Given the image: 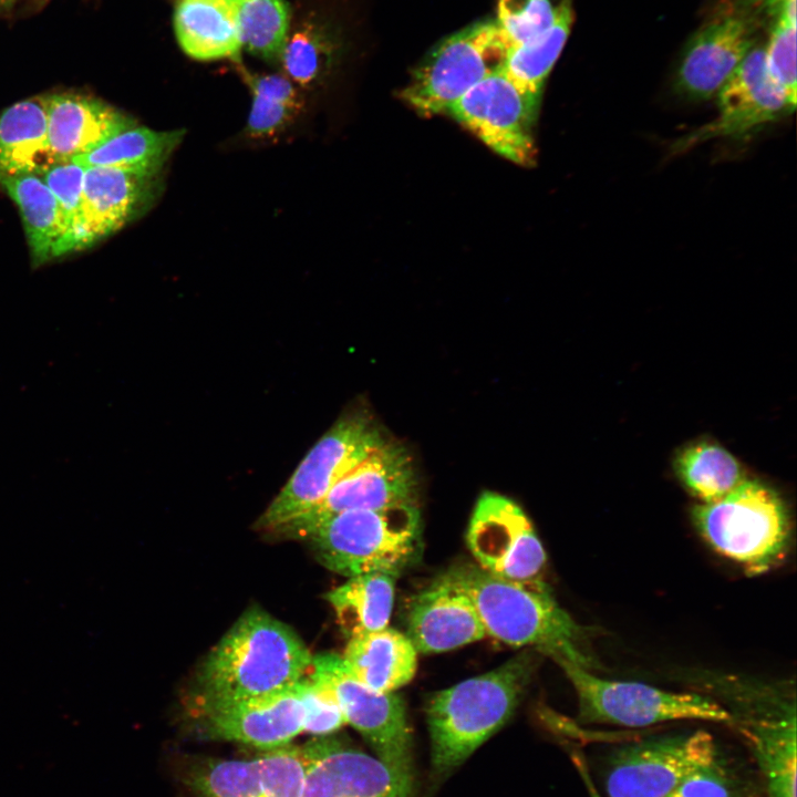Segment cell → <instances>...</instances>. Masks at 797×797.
<instances>
[{"instance_id":"cell-1","label":"cell","mask_w":797,"mask_h":797,"mask_svg":"<svg viewBox=\"0 0 797 797\" xmlns=\"http://www.w3.org/2000/svg\"><path fill=\"white\" fill-rule=\"evenodd\" d=\"M312 654L287 624L253 607L245 611L206 655L195 702H230L293 687L310 670Z\"/></svg>"},{"instance_id":"cell-2","label":"cell","mask_w":797,"mask_h":797,"mask_svg":"<svg viewBox=\"0 0 797 797\" xmlns=\"http://www.w3.org/2000/svg\"><path fill=\"white\" fill-rule=\"evenodd\" d=\"M445 575L472 599L486 635L515 646H527L556 663L587 670L598 666L588 630L563 610L548 587L532 588L497 578L478 565L462 562Z\"/></svg>"},{"instance_id":"cell-3","label":"cell","mask_w":797,"mask_h":797,"mask_svg":"<svg viewBox=\"0 0 797 797\" xmlns=\"http://www.w3.org/2000/svg\"><path fill=\"white\" fill-rule=\"evenodd\" d=\"M527 648L501 665L433 693L425 706L435 779H444L500 729L519 705L537 666Z\"/></svg>"},{"instance_id":"cell-4","label":"cell","mask_w":797,"mask_h":797,"mask_svg":"<svg viewBox=\"0 0 797 797\" xmlns=\"http://www.w3.org/2000/svg\"><path fill=\"white\" fill-rule=\"evenodd\" d=\"M302 539L333 572L348 578L371 572L397 578L421 557V514L417 505L342 511L315 525Z\"/></svg>"},{"instance_id":"cell-5","label":"cell","mask_w":797,"mask_h":797,"mask_svg":"<svg viewBox=\"0 0 797 797\" xmlns=\"http://www.w3.org/2000/svg\"><path fill=\"white\" fill-rule=\"evenodd\" d=\"M692 518L710 546L748 575L768 571L788 547L787 508L773 488L756 479L746 478L716 501L697 504Z\"/></svg>"},{"instance_id":"cell-6","label":"cell","mask_w":797,"mask_h":797,"mask_svg":"<svg viewBox=\"0 0 797 797\" xmlns=\"http://www.w3.org/2000/svg\"><path fill=\"white\" fill-rule=\"evenodd\" d=\"M557 664L575 689L581 723L645 727L704 721L733 725L731 712L711 697L670 692L641 682L607 680L571 663Z\"/></svg>"},{"instance_id":"cell-7","label":"cell","mask_w":797,"mask_h":797,"mask_svg":"<svg viewBox=\"0 0 797 797\" xmlns=\"http://www.w3.org/2000/svg\"><path fill=\"white\" fill-rule=\"evenodd\" d=\"M509 48L496 21L465 28L428 52L401 96L421 115L447 113L474 85L503 70Z\"/></svg>"},{"instance_id":"cell-8","label":"cell","mask_w":797,"mask_h":797,"mask_svg":"<svg viewBox=\"0 0 797 797\" xmlns=\"http://www.w3.org/2000/svg\"><path fill=\"white\" fill-rule=\"evenodd\" d=\"M384 439L371 415L341 416L313 445L294 473L256 521L275 531L315 507L334 483Z\"/></svg>"},{"instance_id":"cell-9","label":"cell","mask_w":797,"mask_h":797,"mask_svg":"<svg viewBox=\"0 0 797 797\" xmlns=\"http://www.w3.org/2000/svg\"><path fill=\"white\" fill-rule=\"evenodd\" d=\"M309 674L332 692L345 723L362 735L373 755L412 782V737L402 697L363 684L337 653L312 655Z\"/></svg>"},{"instance_id":"cell-10","label":"cell","mask_w":797,"mask_h":797,"mask_svg":"<svg viewBox=\"0 0 797 797\" xmlns=\"http://www.w3.org/2000/svg\"><path fill=\"white\" fill-rule=\"evenodd\" d=\"M417 487L408 451L402 444L384 438L346 470L315 507L275 532L302 539L315 525L342 511L417 505Z\"/></svg>"},{"instance_id":"cell-11","label":"cell","mask_w":797,"mask_h":797,"mask_svg":"<svg viewBox=\"0 0 797 797\" xmlns=\"http://www.w3.org/2000/svg\"><path fill=\"white\" fill-rule=\"evenodd\" d=\"M466 540L477 565L488 573L527 587H548L545 548L522 508L510 498L484 491L474 507Z\"/></svg>"},{"instance_id":"cell-12","label":"cell","mask_w":797,"mask_h":797,"mask_svg":"<svg viewBox=\"0 0 797 797\" xmlns=\"http://www.w3.org/2000/svg\"><path fill=\"white\" fill-rule=\"evenodd\" d=\"M720 756L714 737L703 729L622 746L605 762V797H665Z\"/></svg>"},{"instance_id":"cell-13","label":"cell","mask_w":797,"mask_h":797,"mask_svg":"<svg viewBox=\"0 0 797 797\" xmlns=\"http://www.w3.org/2000/svg\"><path fill=\"white\" fill-rule=\"evenodd\" d=\"M540 100L517 86L503 71L466 92L447 111L490 149L521 166L536 159L534 126Z\"/></svg>"},{"instance_id":"cell-14","label":"cell","mask_w":797,"mask_h":797,"mask_svg":"<svg viewBox=\"0 0 797 797\" xmlns=\"http://www.w3.org/2000/svg\"><path fill=\"white\" fill-rule=\"evenodd\" d=\"M716 95L717 116L677 139L671 155L714 138H742L795 111L773 81L762 45L751 48Z\"/></svg>"},{"instance_id":"cell-15","label":"cell","mask_w":797,"mask_h":797,"mask_svg":"<svg viewBox=\"0 0 797 797\" xmlns=\"http://www.w3.org/2000/svg\"><path fill=\"white\" fill-rule=\"evenodd\" d=\"M297 684L258 698L195 702L193 716L199 733L210 739L240 743L262 751L288 745L304 732V706Z\"/></svg>"},{"instance_id":"cell-16","label":"cell","mask_w":797,"mask_h":797,"mask_svg":"<svg viewBox=\"0 0 797 797\" xmlns=\"http://www.w3.org/2000/svg\"><path fill=\"white\" fill-rule=\"evenodd\" d=\"M304 776L302 747L288 744L253 758L195 762L186 784L193 797H301Z\"/></svg>"},{"instance_id":"cell-17","label":"cell","mask_w":797,"mask_h":797,"mask_svg":"<svg viewBox=\"0 0 797 797\" xmlns=\"http://www.w3.org/2000/svg\"><path fill=\"white\" fill-rule=\"evenodd\" d=\"M301 747L306 758L301 797H412L411 780L333 734Z\"/></svg>"},{"instance_id":"cell-18","label":"cell","mask_w":797,"mask_h":797,"mask_svg":"<svg viewBox=\"0 0 797 797\" xmlns=\"http://www.w3.org/2000/svg\"><path fill=\"white\" fill-rule=\"evenodd\" d=\"M406 636L417 653H439L482 640L486 632L470 597L445 572L410 600Z\"/></svg>"},{"instance_id":"cell-19","label":"cell","mask_w":797,"mask_h":797,"mask_svg":"<svg viewBox=\"0 0 797 797\" xmlns=\"http://www.w3.org/2000/svg\"><path fill=\"white\" fill-rule=\"evenodd\" d=\"M753 45L752 28L743 15L714 18L686 46L676 70L675 90L691 101L711 99Z\"/></svg>"},{"instance_id":"cell-20","label":"cell","mask_w":797,"mask_h":797,"mask_svg":"<svg viewBox=\"0 0 797 797\" xmlns=\"http://www.w3.org/2000/svg\"><path fill=\"white\" fill-rule=\"evenodd\" d=\"M162 187V174L110 167L85 168L82 205L84 247L93 246L145 214Z\"/></svg>"},{"instance_id":"cell-21","label":"cell","mask_w":797,"mask_h":797,"mask_svg":"<svg viewBox=\"0 0 797 797\" xmlns=\"http://www.w3.org/2000/svg\"><path fill=\"white\" fill-rule=\"evenodd\" d=\"M732 713L737 727L751 745L763 775L767 797H796V708L795 700L767 704L748 703Z\"/></svg>"},{"instance_id":"cell-22","label":"cell","mask_w":797,"mask_h":797,"mask_svg":"<svg viewBox=\"0 0 797 797\" xmlns=\"http://www.w3.org/2000/svg\"><path fill=\"white\" fill-rule=\"evenodd\" d=\"M46 139L54 163L84 155L136 123L104 101L74 92L43 96Z\"/></svg>"},{"instance_id":"cell-23","label":"cell","mask_w":797,"mask_h":797,"mask_svg":"<svg viewBox=\"0 0 797 797\" xmlns=\"http://www.w3.org/2000/svg\"><path fill=\"white\" fill-rule=\"evenodd\" d=\"M342 656L363 684L385 693L406 685L417 667V651L411 640L389 627L349 638Z\"/></svg>"},{"instance_id":"cell-24","label":"cell","mask_w":797,"mask_h":797,"mask_svg":"<svg viewBox=\"0 0 797 797\" xmlns=\"http://www.w3.org/2000/svg\"><path fill=\"white\" fill-rule=\"evenodd\" d=\"M43 96L17 102L0 113V189L12 177L42 175L51 165Z\"/></svg>"},{"instance_id":"cell-25","label":"cell","mask_w":797,"mask_h":797,"mask_svg":"<svg viewBox=\"0 0 797 797\" xmlns=\"http://www.w3.org/2000/svg\"><path fill=\"white\" fill-rule=\"evenodd\" d=\"M173 23L180 49L194 60L237 59L240 54L230 0H179Z\"/></svg>"},{"instance_id":"cell-26","label":"cell","mask_w":797,"mask_h":797,"mask_svg":"<svg viewBox=\"0 0 797 797\" xmlns=\"http://www.w3.org/2000/svg\"><path fill=\"white\" fill-rule=\"evenodd\" d=\"M184 135V130L155 131L135 124L91 152L73 158L72 162L84 168L110 167L127 172L162 174Z\"/></svg>"},{"instance_id":"cell-27","label":"cell","mask_w":797,"mask_h":797,"mask_svg":"<svg viewBox=\"0 0 797 797\" xmlns=\"http://www.w3.org/2000/svg\"><path fill=\"white\" fill-rule=\"evenodd\" d=\"M19 208L33 267L58 258L63 225L56 199L41 175L25 174L1 187Z\"/></svg>"},{"instance_id":"cell-28","label":"cell","mask_w":797,"mask_h":797,"mask_svg":"<svg viewBox=\"0 0 797 797\" xmlns=\"http://www.w3.org/2000/svg\"><path fill=\"white\" fill-rule=\"evenodd\" d=\"M395 576L371 572L350 577L325 594L348 638L387 627L393 603Z\"/></svg>"},{"instance_id":"cell-29","label":"cell","mask_w":797,"mask_h":797,"mask_svg":"<svg viewBox=\"0 0 797 797\" xmlns=\"http://www.w3.org/2000/svg\"><path fill=\"white\" fill-rule=\"evenodd\" d=\"M573 22L570 0L556 7L551 27L538 38L508 50L503 72L530 96L541 100L545 82L568 40Z\"/></svg>"},{"instance_id":"cell-30","label":"cell","mask_w":797,"mask_h":797,"mask_svg":"<svg viewBox=\"0 0 797 797\" xmlns=\"http://www.w3.org/2000/svg\"><path fill=\"white\" fill-rule=\"evenodd\" d=\"M674 468L683 486L702 504L723 498L746 479L739 462L723 446L707 441L684 447Z\"/></svg>"},{"instance_id":"cell-31","label":"cell","mask_w":797,"mask_h":797,"mask_svg":"<svg viewBox=\"0 0 797 797\" xmlns=\"http://www.w3.org/2000/svg\"><path fill=\"white\" fill-rule=\"evenodd\" d=\"M241 48L269 63H277L290 29L284 0H230Z\"/></svg>"},{"instance_id":"cell-32","label":"cell","mask_w":797,"mask_h":797,"mask_svg":"<svg viewBox=\"0 0 797 797\" xmlns=\"http://www.w3.org/2000/svg\"><path fill=\"white\" fill-rule=\"evenodd\" d=\"M252 94L246 133L266 139L282 133L300 113L302 103L293 83L284 74H249Z\"/></svg>"},{"instance_id":"cell-33","label":"cell","mask_w":797,"mask_h":797,"mask_svg":"<svg viewBox=\"0 0 797 797\" xmlns=\"http://www.w3.org/2000/svg\"><path fill=\"white\" fill-rule=\"evenodd\" d=\"M85 168L72 161L51 165L41 177L54 195L63 225L58 257L85 249L83 180Z\"/></svg>"},{"instance_id":"cell-34","label":"cell","mask_w":797,"mask_h":797,"mask_svg":"<svg viewBox=\"0 0 797 797\" xmlns=\"http://www.w3.org/2000/svg\"><path fill=\"white\" fill-rule=\"evenodd\" d=\"M774 20L764 45L765 60L773 81L796 107V0H774Z\"/></svg>"},{"instance_id":"cell-35","label":"cell","mask_w":797,"mask_h":797,"mask_svg":"<svg viewBox=\"0 0 797 797\" xmlns=\"http://www.w3.org/2000/svg\"><path fill=\"white\" fill-rule=\"evenodd\" d=\"M331 59L328 37L319 27L308 23L288 37L279 62L292 83L311 86L328 71Z\"/></svg>"},{"instance_id":"cell-36","label":"cell","mask_w":797,"mask_h":797,"mask_svg":"<svg viewBox=\"0 0 797 797\" xmlns=\"http://www.w3.org/2000/svg\"><path fill=\"white\" fill-rule=\"evenodd\" d=\"M497 17L496 23L513 48L546 32L553 23L556 7L550 0H498Z\"/></svg>"},{"instance_id":"cell-37","label":"cell","mask_w":797,"mask_h":797,"mask_svg":"<svg viewBox=\"0 0 797 797\" xmlns=\"http://www.w3.org/2000/svg\"><path fill=\"white\" fill-rule=\"evenodd\" d=\"M747 786L720 756L687 775L665 797H746Z\"/></svg>"},{"instance_id":"cell-38","label":"cell","mask_w":797,"mask_h":797,"mask_svg":"<svg viewBox=\"0 0 797 797\" xmlns=\"http://www.w3.org/2000/svg\"><path fill=\"white\" fill-rule=\"evenodd\" d=\"M297 687L304 706V732L315 737L328 736L346 724L332 692L309 672Z\"/></svg>"},{"instance_id":"cell-39","label":"cell","mask_w":797,"mask_h":797,"mask_svg":"<svg viewBox=\"0 0 797 797\" xmlns=\"http://www.w3.org/2000/svg\"><path fill=\"white\" fill-rule=\"evenodd\" d=\"M573 762H575V764L579 770V774L588 789L590 797H602L601 794L599 793L598 788L596 787L594 783L591 779L588 766L584 763L583 758L580 757L577 753H573Z\"/></svg>"},{"instance_id":"cell-40","label":"cell","mask_w":797,"mask_h":797,"mask_svg":"<svg viewBox=\"0 0 797 797\" xmlns=\"http://www.w3.org/2000/svg\"><path fill=\"white\" fill-rule=\"evenodd\" d=\"M12 1H13V0H0V3H1V4H9V3L12 2Z\"/></svg>"}]
</instances>
